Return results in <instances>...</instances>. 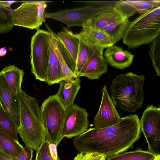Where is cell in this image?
Returning <instances> with one entry per match:
<instances>
[{
  "label": "cell",
  "mask_w": 160,
  "mask_h": 160,
  "mask_svg": "<svg viewBox=\"0 0 160 160\" xmlns=\"http://www.w3.org/2000/svg\"><path fill=\"white\" fill-rule=\"evenodd\" d=\"M23 147L17 141L0 130V150L12 157H16Z\"/></svg>",
  "instance_id": "24"
},
{
  "label": "cell",
  "mask_w": 160,
  "mask_h": 160,
  "mask_svg": "<svg viewBox=\"0 0 160 160\" xmlns=\"http://www.w3.org/2000/svg\"><path fill=\"white\" fill-rule=\"evenodd\" d=\"M130 22L128 19L123 18L99 30L109 37L115 44L122 39L127 28Z\"/></svg>",
  "instance_id": "21"
},
{
  "label": "cell",
  "mask_w": 160,
  "mask_h": 160,
  "mask_svg": "<svg viewBox=\"0 0 160 160\" xmlns=\"http://www.w3.org/2000/svg\"><path fill=\"white\" fill-rule=\"evenodd\" d=\"M101 93V104L93 121L95 129H102L113 125L119 122L121 119L108 94L106 85L104 86Z\"/></svg>",
  "instance_id": "11"
},
{
  "label": "cell",
  "mask_w": 160,
  "mask_h": 160,
  "mask_svg": "<svg viewBox=\"0 0 160 160\" xmlns=\"http://www.w3.org/2000/svg\"><path fill=\"white\" fill-rule=\"evenodd\" d=\"M56 35L63 43L76 62L79 44V40L77 34H75L70 30L64 28L63 30L56 33Z\"/></svg>",
  "instance_id": "23"
},
{
  "label": "cell",
  "mask_w": 160,
  "mask_h": 160,
  "mask_svg": "<svg viewBox=\"0 0 160 160\" xmlns=\"http://www.w3.org/2000/svg\"><path fill=\"white\" fill-rule=\"evenodd\" d=\"M88 116L86 110L76 104L67 108L63 128V137H76L85 132L89 127Z\"/></svg>",
  "instance_id": "10"
},
{
  "label": "cell",
  "mask_w": 160,
  "mask_h": 160,
  "mask_svg": "<svg viewBox=\"0 0 160 160\" xmlns=\"http://www.w3.org/2000/svg\"><path fill=\"white\" fill-rule=\"evenodd\" d=\"M110 5L95 7L88 5L71 9L45 13L44 18H52L66 24L68 27L75 26L82 27L88 19L107 9Z\"/></svg>",
  "instance_id": "9"
},
{
  "label": "cell",
  "mask_w": 160,
  "mask_h": 160,
  "mask_svg": "<svg viewBox=\"0 0 160 160\" xmlns=\"http://www.w3.org/2000/svg\"><path fill=\"white\" fill-rule=\"evenodd\" d=\"M152 160H160V154L156 155L155 158Z\"/></svg>",
  "instance_id": "37"
},
{
  "label": "cell",
  "mask_w": 160,
  "mask_h": 160,
  "mask_svg": "<svg viewBox=\"0 0 160 160\" xmlns=\"http://www.w3.org/2000/svg\"><path fill=\"white\" fill-rule=\"evenodd\" d=\"M33 152L32 148L26 146L17 157H12V160H32Z\"/></svg>",
  "instance_id": "33"
},
{
  "label": "cell",
  "mask_w": 160,
  "mask_h": 160,
  "mask_svg": "<svg viewBox=\"0 0 160 160\" xmlns=\"http://www.w3.org/2000/svg\"><path fill=\"white\" fill-rule=\"evenodd\" d=\"M18 97L20 121L18 133L26 146L36 150L45 138L41 108L36 98L23 90Z\"/></svg>",
  "instance_id": "2"
},
{
  "label": "cell",
  "mask_w": 160,
  "mask_h": 160,
  "mask_svg": "<svg viewBox=\"0 0 160 160\" xmlns=\"http://www.w3.org/2000/svg\"><path fill=\"white\" fill-rule=\"evenodd\" d=\"M77 35L79 40V44L76 62L75 73L76 78L78 77L83 66L94 50L88 42L82 31Z\"/></svg>",
  "instance_id": "20"
},
{
  "label": "cell",
  "mask_w": 160,
  "mask_h": 160,
  "mask_svg": "<svg viewBox=\"0 0 160 160\" xmlns=\"http://www.w3.org/2000/svg\"><path fill=\"white\" fill-rule=\"evenodd\" d=\"M124 18L114 6L110 5L107 9L88 20L82 27H89L99 30Z\"/></svg>",
  "instance_id": "17"
},
{
  "label": "cell",
  "mask_w": 160,
  "mask_h": 160,
  "mask_svg": "<svg viewBox=\"0 0 160 160\" xmlns=\"http://www.w3.org/2000/svg\"></svg>",
  "instance_id": "38"
},
{
  "label": "cell",
  "mask_w": 160,
  "mask_h": 160,
  "mask_svg": "<svg viewBox=\"0 0 160 160\" xmlns=\"http://www.w3.org/2000/svg\"><path fill=\"white\" fill-rule=\"evenodd\" d=\"M141 131L146 139L148 151L160 154V108L148 106L140 121Z\"/></svg>",
  "instance_id": "8"
},
{
  "label": "cell",
  "mask_w": 160,
  "mask_h": 160,
  "mask_svg": "<svg viewBox=\"0 0 160 160\" xmlns=\"http://www.w3.org/2000/svg\"><path fill=\"white\" fill-rule=\"evenodd\" d=\"M145 76L129 72L116 76L111 86L112 99L120 109L130 112H136L143 103L142 86Z\"/></svg>",
  "instance_id": "3"
},
{
  "label": "cell",
  "mask_w": 160,
  "mask_h": 160,
  "mask_svg": "<svg viewBox=\"0 0 160 160\" xmlns=\"http://www.w3.org/2000/svg\"><path fill=\"white\" fill-rule=\"evenodd\" d=\"M160 35V7L148 10L130 22L122 38L128 49L151 43Z\"/></svg>",
  "instance_id": "4"
},
{
  "label": "cell",
  "mask_w": 160,
  "mask_h": 160,
  "mask_svg": "<svg viewBox=\"0 0 160 160\" xmlns=\"http://www.w3.org/2000/svg\"><path fill=\"white\" fill-rule=\"evenodd\" d=\"M114 7L123 17L128 19L137 12L142 14L149 9L160 7V0H120L116 2Z\"/></svg>",
  "instance_id": "14"
},
{
  "label": "cell",
  "mask_w": 160,
  "mask_h": 160,
  "mask_svg": "<svg viewBox=\"0 0 160 160\" xmlns=\"http://www.w3.org/2000/svg\"><path fill=\"white\" fill-rule=\"evenodd\" d=\"M46 26L48 31L51 33L50 44L58 59L61 67V73L58 83L62 80H73L76 77L67 66L61 55L58 46L55 33L52 31L47 25L46 24Z\"/></svg>",
  "instance_id": "22"
},
{
  "label": "cell",
  "mask_w": 160,
  "mask_h": 160,
  "mask_svg": "<svg viewBox=\"0 0 160 160\" xmlns=\"http://www.w3.org/2000/svg\"><path fill=\"white\" fill-rule=\"evenodd\" d=\"M1 72L13 95L17 96L22 90L21 84L24 74L23 70L13 65L4 67Z\"/></svg>",
  "instance_id": "19"
},
{
  "label": "cell",
  "mask_w": 160,
  "mask_h": 160,
  "mask_svg": "<svg viewBox=\"0 0 160 160\" xmlns=\"http://www.w3.org/2000/svg\"><path fill=\"white\" fill-rule=\"evenodd\" d=\"M41 109L45 138L57 146L63 138V123L66 109L55 95L49 96L42 104Z\"/></svg>",
  "instance_id": "5"
},
{
  "label": "cell",
  "mask_w": 160,
  "mask_h": 160,
  "mask_svg": "<svg viewBox=\"0 0 160 160\" xmlns=\"http://www.w3.org/2000/svg\"><path fill=\"white\" fill-rule=\"evenodd\" d=\"M148 55L155 69L156 75L160 76V35L152 41L150 46Z\"/></svg>",
  "instance_id": "30"
},
{
  "label": "cell",
  "mask_w": 160,
  "mask_h": 160,
  "mask_svg": "<svg viewBox=\"0 0 160 160\" xmlns=\"http://www.w3.org/2000/svg\"><path fill=\"white\" fill-rule=\"evenodd\" d=\"M55 36L58 46L61 55L67 66L75 75L76 69V62L63 43L57 38L56 33Z\"/></svg>",
  "instance_id": "31"
},
{
  "label": "cell",
  "mask_w": 160,
  "mask_h": 160,
  "mask_svg": "<svg viewBox=\"0 0 160 160\" xmlns=\"http://www.w3.org/2000/svg\"><path fill=\"white\" fill-rule=\"evenodd\" d=\"M0 130L18 141V128L8 114L0 106Z\"/></svg>",
  "instance_id": "28"
},
{
  "label": "cell",
  "mask_w": 160,
  "mask_h": 160,
  "mask_svg": "<svg viewBox=\"0 0 160 160\" xmlns=\"http://www.w3.org/2000/svg\"><path fill=\"white\" fill-rule=\"evenodd\" d=\"M56 145L45 138L36 150L35 160H60L58 155Z\"/></svg>",
  "instance_id": "27"
},
{
  "label": "cell",
  "mask_w": 160,
  "mask_h": 160,
  "mask_svg": "<svg viewBox=\"0 0 160 160\" xmlns=\"http://www.w3.org/2000/svg\"><path fill=\"white\" fill-rule=\"evenodd\" d=\"M13 10L0 5V33H6L11 30L13 23Z\"/></svg>",
  "instance_id": "29"
},
{
  "label": "cell",
  "mask_w": 160,
  "mask_h": 160,
  "mask_svg": "<svg viewBox=\"0 0 160 160\" xmlns=\"http://www.w3.org/2000/svg\"><path fill=\"white\" fill-rule=\"evenodd\" d=\"M51 37L49 31L39 29L32 37L30 45L31 72L36 79L47 83Z\"/></svg>",
  "instance_id": "6"
},
{
  "label": "cell",
  "mask_w": 160,
  "mask_h": 160,
  "mask_svg": "<svg viewBox=\"0 0 160 160\" xmlns=\"http://www.w3.org/2000/svg\"><path fill=\"white\" fill-rule=\"evenodd\" d=\"M140 120L137 114L121 118L118 123L102 129L90 128L73 139L79 152H97L106 158L132 148L141 136Z\"/></svg>",
  "instance_id": "1"
},
{
  "label": "cell",
  "mask_w": 160,
  "mask_h": 160,
  "mask_svg": "<svg viewBox=\"0 0 160 160\" xmlns=\"http://www.w3.org/2000/svg\"><path fill=\"white\" fill-rule=\"evenodd\" d=\"M82 31L94 50L104 49L115 45L110 38L100 30L83 27Z\"/></svg>",
  "instance_id": "18"
},
{
  "label": "cell",
  "mask_w": 160,
  "mask_h": 160,
  "mask_svg": "<svg viewBox=\"0 0 160 160\" xmlns=\"http://www.w3.org/2000/svg\"><path fill=\"white\" fill-rule=\"evenodd\" d=\"M103 55L110 66L121 70L129 67L134 56L129 51L115 45L107 48Z\"/></svg>",
  "instance_id": "15"
},
{
  "label": "cell",
  "mask_w": 160,
  "mask_h": 160,
  "mask_svg": "<svg viewBox=\"0 0 160 160\" xmlns=\"http://www.w3.org/2000/svg\"><path fill=\"white\" fill-rule=\"evenodd\" d=\"M50 47L47 82V83L49 85L58 83L61 73L59 61L51 45Z\"/></svg>",
  "instance_id": "25"
},
{
  "label": "cell",
  "mask_w": 160,
  "mask_h": 160,
  "mask_svg": "<svg viewBox=\"0 0 160 160\" xmlns=\"http://www.w3.org/2000/svg\"><path fill=\"white\" fill-rule=\"evenodd\" d=\"M12 157L0 150V160H12Z\"/></svg>",
  "instance_id": "35"
},
{
  "label": "cell",
  "mask_w": 160,
  "mask_h": 160,
  "mask_svg": "<svg viewBox=\"0 0 160 160\" xmlns=\"http://www.w3.org/2000/svg\"><path fill=\"white\" fill-rule=\"evenodd\" d=\"M156 155L148 151L138 149L124 152L107 158V160H152Z\"/></svg>",
  "instance_id": "26"
},
{
  "label": "cell",
  "mask_w": 160,
  "mask_h": 160,
  "mask_svg": "<svg viewBox=\"0 0 160 160\" xmlns=\"http://www.w3.org/2000/svg\"><path fill=\"white\" fill-rule=\"evenodd\" d=\"M106 157L103 154L94 152H79L74 160H105Z\"/></svg>",
  "instance_id": "32"
},
{
  "label": "cell",
  "mask_w": 160,
  "mask_h": 160,
  "mask_svg": "<svg viewBox=\"0 0 160 160\" xmlns=\"http://www.w3.org/2000/svg\"><path fill=\"white\" fill-rule=\"evenodd\" d=\"M7 49L5 47L2 48L0 49V56L2 57L6 55L7 53Z\"/></svg>",
  "instance_id": "36"
},
{
  "label": "cell",
  "mask_w": 160,
  "mask_h": 160,
  "mask_svg": "<svg viewBox=\"0 0 160 160\" xmlns=\"http://www.w3.org/2000/svg\"><path fill=\"white\" fill-rule=\"evenodd\" d=\"M18 2L16 1H0V5L7 7L10 8V6L12 3Z\"/></svg>",
  "instance_id": "34"
},
{
  "label": "cell",
  "mask_w": 160,
  "mask_h": 160,
  "mask_svg": "<svg viewBox=\"0 0 160 160\" xmlns=\"http://www.w3.org/2000/svg\"><path fill=\"white\" fill-rule=\"evenodd\" d=\"M47 2L49 1L22 2L19 7L13 10V26L38 29L45 21L44 15Z\"/></svg>",
  "instance_id": "7"
},
{
  "label": "cell",
  "mask_w": 160,
  "mask_h": 160,
  "mask_svg": "<svg viewBox=\"0 0 160 160\" xmlns=\"http://www.w3.org/2000/svg\"><path fill=\"white\" fill-rule=\"evenodd\" d=\"M103 49L94 50L87 59L78 76L90 79H98L108 72V63L103 56Z\"/></svg>",
  "instance_id": "13"
},
{
  "label": "cell",
  "mask_w": 160,
  "mask_h": 160,
  "mask_svg": "<svg viewBox=\"0 0 160 160\" xmlns=\"http://www.w3.org/2000/svg\"><path fill=\"white\" fill-rule=\"evenodd\" d=\"M59 83L60 86L56 97L66 109L73 104L76 97L81 88L79 78L73 81L62 80Z\"/></svg>",
  "instance_id": "16"
},
{
  "label": "cell",
  "mask_w": 160,
  "mask_h": 160,
  "mask_svg": "<svg viewBox=\"0 0 160 160\" xmlns=\"http://www.w3.org/2000/svg\"><path fill=\"white\" fill-rule=\"evenodd\" d=\"M0 106L9 116L18 129L20 124L18 97L13 95L1 71L0 72Z\"/></svg>",
  "instance_id": "12"
}]
</instances>
